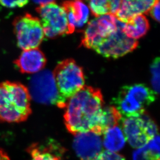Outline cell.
<instances>
[{"mask_svg":"<svg viewBox=\"0 0 160 160\" xmlns=\"http://www.w3.org/2000/svg\"><path fill=\"white\" fill-rule=\"evenodd\" d=\"M103 105L99 89L84 87L65 104L64 118L68 132L74 135L87 132L98 134Z\"/></svg>","mask_w":160,"mask_h":160,"instance_id":"obj_1","label":"cell"},{"mask_svg":"<svg viewBox=\"0 0 160 160\" xmlns=\"http://www.w3.org/2000/svg\"><path fill=\"white\" fill-rule=\"evenodd\" d=\"M28 89L18 82L0 83V121L19 123L27 119L32 112Z\"/></svg>","mask_w":160,"mask_h":160,"instance_id":"obj_2","label":"cell"},{"mask_svg":"<svg viewBox=\"0 0 160 160\" xmlns=\"http://www.w3.org/2000/svg\"><path fill=\"white\" fill-rule=\"evenodd\" d=\"M153 91L144 84H134L123 87L112 100V104L122 118L137 116L156 100Z\"/></svg>","mask_w":160,"mask_h":160,"instance_id":"obj_3","label":"cell"},{"mask_svg":"<svg viewBox=\"0 0 160 160\" xmlns=\"http://www.w3.org/2000/svg\"><path fill=\"white\" fill-rule=\"evenodd\" d=\"M59 95L62 101H67L85 86L82 68L72 59L60 62L53 72Z\"/></svg>","mask_w":160,"mask_h":160,"instance_id":"obj_4","label":"cell"},{"mask_svg":"<svg viewBox=\"0 0 160 160\" xmlns=\"http://www.w3.org/2000/svg\"><path fill=\"white\" fill-rule=\"evenodd\" d=\"M31 99L37 103L46 105H55L64 108L65 104L59 95L53 72L42 70L32 76L28 88Z\"/></svg>","mask_w":160,"mask_h":160,"instance_id":"obj_5","label":"cell"},{"mask_svg":"<svg viewBox=\"0 0 160 160\" xmlns=\"http://www.w3.org/2000/svg\"><path fill=\"white\" fill-rule=\"evenodd\" d=\"M121 121L125 139L134 148H141L158 134L157 124L146 112Z\"/></svg>","mask_w":160,"mask_h":160,"instance_id":"obj_6","label":"cell"},{"mask_svg":"<svg viewBox=\"0 0 160 160\" xmlns=\"http://www.w3.org/2000/svg\"><path fill=\"white\" fill-rule=\"evenodd\" d=\"M13 24L20 48H38L45 37L39 18L26 14L16 18Z\"/></svg>","mask_w":160,"mask_h":160,"instance_id":"obj_7","label":"cell"},{"mask_svg":"<svg viewBox=\"0 0 160 160\" xmlns=\"http://www.w3.org/2000/svg\"><path fill=\"white\" fill-rule=\"evenodd\" d=\"M36 11L39 14L45 36L52 38L68 34L67 13L62 5L52 1L47 4L38 6Z\"/></svg>","mask_w":160,"mask_h":160,"instance_id":"obj_8","label":"cell"},{"mask_svg":"<svg viewBox=\"0 0 160 160\" xmlns=\"http://www.w3.org/2000/svg\"><path fill=\"white\" fill-rule=\"evenodd\" d=\"M117 27L118 20L113 15L107 14L97 17L88 23L81 44L86 48L94 50L115 32Z\"/></svg>","mask_w":160,"mask_h":160,"instance_id":"obj_9","label":"cell"},{"mask_svg":"<svg viewBox=\"0 0 160 160\" xmlns=\"http://www.w3.org/2000/svg\"><path fill=\"white\" fill-rule=\"evenodd\" d=\"M123 23L118 20L116 30L94 49L97 53L104 57L116 59L136 48L138 44V41L130 38L125 35L122 31Z\"/></svg>","mask_w":160,"mask_h":160,"instance_id":"obj_10","label":"cell"},{"mask_svg":"<svg viewBox=\"0 0 160 160\" xmlns=\"http://www.w3.org/2000/svg\"><path fill=\"white\" fill-rule=\"evenodd\" d=\"M73 148L82 160H94L102 152V141L100 135L93 132L76 134Z\"/></svg>","mask_w":160,"mask_h":160,"instance_id":"obj_11","label":"cell"},{"mask_svg":"<svg viewBox=\"0 0 160 160\" xmlns=\"http://www.w3.org/2000/svg\"><path fill=\"white\" fill-rule=\"evenodd\" d=\"M62 6L67 13L68 34L72 33L76 29L80 30L88 22L90 9L83 2L81 1L64 2Z\"/></svg>","mask_w":160,"mask_h":160,"instance_id":"obj_12","label":"cell"},{"mask_svg":"<svg viewBox=\"0 0 160 160\" xmlns=\"http://www.w3.org/2000/svg\"><path fill=\"white\" fill-rule=\"evenodd\" d=\"M27 151L30 155L31 160H62L65 149L57 141L48 139L32 143Z\"/></svg>","mask_w":160,"mask_h":160,"instance_id":"obj_13","label":"cell"},{"mask_svg":"<svg viewBox=\"0 0 160 160\" xmlns=\"http://www.w3.org/2000/svg\"><path fill=\"white\" fill-rule=\"evenodd\" d=\"M46 63L45 56L38 48L23 50L15 61L20 71L24 74H37L43 70Z\"/></svg>","mask_w":160,"mask_h":160,"instance_id":"obj_14","label":"cell"},{"mask_svg":"<svg viewBox=\"0 0 160 160\" xmlns=\"http://www.w3.org/2000/svg\"><path fill=\"white\" fill-rule=\"evenodd\" d=\"M155 2L153 0L121 1V6L115 17L121 22H127L136 16L149 12Z\"/></svg>","mask_w":160,"mask_h":160,"instance_id":"obj_15","label":"cell"},{"mask_svg":"<svg viewBox=\"0 0 160 160\" xmlns=\"http://www.w3.org/2000/svg\"><path fill=\"white\" fill-rule=\"evenodd\" d=\"M149 29V23L144 15L136 16L123 24L122 31L131 39L137 40L142 38Z\"/></svg>","mask_w":160,"mask_h":160,"instance_id":"obj_16","label":"cell"},{"mask_svg":"<svg viewBox=\"0 0 160 160\" xmlns=\"http://www.w3.org/2000/svg\"><path fill=\"white\" fill-rule=\"evenodd\" d=\"M133 160H160V138L158 134L133 153Z\"/></svg>","mask_w":160,"mask_h":160,"instance_id":"obj_17","label":"cell"},{"mask_svg":"<svg viewBox=\"0 0 160 160\" xmlns=\"http://www.w3.org/2000/svg\"><path fill=\"white\" fill-rule=\"evenodd\" d=\"M104 134V146L108 151L115 152L124 147L126 139L119 127L116 126L109 128Z\"/></svg>","mask_w":160,"mask_h":160,"instance_id":"obj_18","label":"cell"},{"mask_svg":"<svg viewBox=\"0 0 160 160\" xmlns=\"http://www.w3.org/2000/svg\"><path fill=\"white\" fill-rule=\"evenodd\" d=\"M122 116L113 106L103 107L101 120L98 127V134L101 135L109 128L117 126Z\"/></svg>","mask_w":160,"mask_h":160,"instance_id":"obj_19","label":"cell"},{"mask_svg":"<svg viewBox=\"0 0 160 160\" xmlns=\"http://www.w3.org/2000/svg\"><path fill=\"white\" fill-rule=\"evenodd\" d=\"M89 8L96 18L110 14L109 1L93 0L88 2Z\"/></svg>","mask_w":160,"mask_h":160,"instance_id":"obj_20","label":"cell"},{"mask_svg":"<svg viewBox=\"0 0 160 160\" xmlns=\"http://www.w3.org/2000/svg\"><path fill=\"white\" fill-rule=\"evenodd\" d=\"M151 85L156 95L160 91V58H156L151 66Z\"/></svg>","mask_w":160,"mask_h":160,"instance_id":"obj_21","label":"cell"},{"mask_svg":"<svg viewBox=\"0 0 160 160\" xmlns=\"http://www.w3.org/2000/svg\"><path fill=\"white\" fill-rule=\"evenodd\" d=\"M94 160H125L120 154L109 151L101 152Z\"/></svg>","mask_w":160,"mask_h":160,"instance_id":"obj_22","label":"cell"},{"mask_svg":"<svg viewBox=\"0 0 160 160\" xmlns=\"http://www.w3.org/2000/svg\"><path fill=\"white\" fill-rule=\"evenodd\" d=\"M29 2L28 1H0V4L5 8H22L27 4Z\"/></svg>","mask_w":160,"mask_h":160,"instance_id":"obj_23","label":"cell"},{"mask_svg":"<svg viewBox=\"0 0 160 160\" xmlns=\"http://www.w3.org/2000/svg\"><path fill=\"white\" fill-rule=\"evenodd\" d=\"M160 1H156L154 4L152 6V8L149 12L153 19L158 22L160 21Z\"/></svg>","mask_w":160,"mask_h":160,"instance_id":"obj_24","label":"cell"},{"mask_svg":"<svg viewBox=\"0 0 160 160\" xmlns=\"http://www.w3.org/2000/svg\"><path fill=\"white\" fill-rule=\"evenodd\" d=\"M121 1H109L110 14L116 15L121 6Z\"/></svg>","mask_w":160,"mask_h":160,"instance_id":"obj_25","label":"cell"},{"mask_svg":"<svg viewBox=\"0 0 160 160\" xmlns=\"http://www.w3.org/2000/svg\"><path fill=\"white\" fill-rule=\"evenodd\" d=\"M0 160H11L5 151L0 149Z\"/></svg>","mask_w":160,"mask_h":160,"instance_id":"obj_26","label":"cell"},{"mask_svg":"<svg viewBox=\"0 0 160 160\" xmlns=\"http://www.w3.org/2000/svg\"><path fill=\"white\" fill-rule=\"evenodd\" d=\"M52 1H34V2L36 4L39 5V6H42V5L47 4Z\"/></svg>","mask_w":160,"mask_h":160,"instance_id":"obj_27","label":"cell"}]
</instances>
